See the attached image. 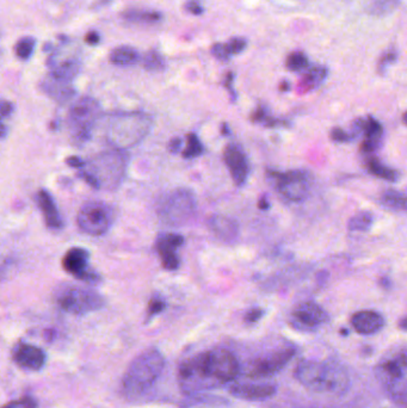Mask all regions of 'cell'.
Here are the masks:
<instances>
[{"instance_id": "5bb4252c", "label": "cell", "mask_w": 407, "mask_h": 408, "mask_svg": "<svg viewBox=\"0 0 407 408\" xmlns=\"http://www.w3.org/2000/svg\"><path fill=\"white\" fill-rule=\"evenodd\" d=\"M89 259V251L80 247H74L67 251L62 259V266L75 278L87 282H96L98 280L97 273L90 270Z\"/></svg>"}, {"instance_id": "6da1fadb", "label": "cell", "mask_w": 407, "mask_h": 408, "mask_svg": "<svg viewBox=\"0 0 407 408\" xmlns=\"http://www.w3.org/2000/svg\"><path fill=\"white\" fill-rule=\"evenodd\" d=\"M239 373V361L231 351L213 349L183 361L178 381L184 392H198L234 381Z\"/></svg>"}, {"instance_id": "836d02e7", "label": "cell", "mask_w": 407, "mask_h": 408, "mask_svg": "<svg viewBox=\"0 0 407 408\" xmlns=\"http://www.w3.org/2000/svg\"><path fill=\"white\" fill-rule=\"evenodd\" d=\"M36 41L32 37H24L16 44V54L22 60L30 58L35 49Z\"/></svg>"}, {"instance_id": "8992f818", "label": "cell", "mask_w": 407, "mask_h": 408, "mask_svg": "<svg viewBox=\"0 0 407 408\" xmlns=\"http://www.w3.org/2000/svg\"><path fill=\"white\" fill-rule=\"evenodd\" d=\"M375 375L387 397L400 407L407 408V350L384 358Z\"/></svg>"}, {"instance_id": "7c38bea8", "label": "cell", "mask_w": 407, "mask_h": 408, "mask_svg": "<svg viewBox=\"0 0 407 408\" xmlns=\"http://www.w3.org/2000/svg\"><path fill=\"white\" fill-rule=\"evenodd\" d=\"M327 320V314L315 302H303L291 314V325L299 330H315Z\"/></svg>"}, {"instance_id": "7a4b0ae2", "label": "cell", "mask_w": 407, "mask_h": 408, "mask_svg": "<svg viewBox=\"0 0 407 408\" xmlns=\"http://www.w3.org/2000/svg\"><path fill=\"white\" fill-rule=\"evenodd\" d=\"M295 377L310 392L341 397L350 387L349 373L334 361L305 359L295 369Z\"/></svg>"}, {"instance_id": "d590c367", "label": "cell", "mask_w": 407, "mask_h": 408, "mask_svg": "<svg viewBox=\"0 0 407 408\" xmlns=\"http://www.w3.org/2000/svg\"><path fill=\"white\" fill-rule=\"evenodd\" d=\"M166 308L165 299L159 295H154L152 297L147 308V320L154 318L155 315L160 314Z\"/></svg>"}, {"instance_id": "484cf974", "label": "cell", "mask_w": 407, "mask_h": 408, "mask_svg": "<svg viewBox=\"0 0 407 408\" xmlns=\"http://www.w3.org/2000/svg\"><path fill=\"white\" fill-rule=\"evenodd\" d=\"M140 55L134 48L119 47L110 54V61L116 66H133L139 63Z\"/></svg>"}, {"instance_id": "4fadbf2b", "label": "cell", "mask_w": 407, "mask_h": 408, "mask_svg": "<svg viewBox=\"0 0 407 408\" xmlns=\"http://www.w3.org/2000/svg\"><path fill=\"white\" fill-rule=\"evenodd\" d=\"M294 354V349L287 347L284 350L276 351L265 357L258 358L253 361L248 375L255 378L272 376L287 366L288 361H291Z\"/></svg>"}, {"instance_id": "9c48e42d", "label": "cell", "mask_w": 407, "mask_h": 408, "mask_svg": "<svg viewBox=\"0 0 407 408\" xmlns=\"http://www.w3.org/2000/svg\"><path fill=\"white\" fill-rule=\"evenodd\" d=\"M196 211V201L193 192L186 189H177L164 197L158 206L160 220L169 225H186Z\"/></svg>"}, {"instance_id": "f6af8a7d", "label": "cell", "mask_w": 407, "mask_h": 408, "mask_svg": "<svg viewBox=\"0 0 407 408\" xmlns=\"http://www.w3.org/2000/svg\"><path fill=\"white\" fill-rule=\"evenodd\" d=\"M12 111H13V105H12V103L6 101H1V116H3V118H6V117L10 116Z\"/></svg>"}, {"instance_id": "60d3db41", "label": "cell", "mask_w": 407, "mask_h": 408, "mask_svg": "<svg viewBox=\"0 0 407 408\" xmlns=\"http://www.w3.org/2000/svg\"><path fill=\"white\" fill-rule=\"evenodd\" d=\"M351 137L353 136L349 135L346 130H343L341 128H334L331 130V139L336 141V142H339V144L349 142V141H351Z\"/></svg>"}, {"instance_id": "f907efd6", "label": "cell", "mask_w": 407, "mask_h": 408, "mask_svg": "<svg viewBox=\"0 0 407 408\" xmlns=\"http://www.w3.org/2000/svg\"><path fill=\"white\" fill-rule=\"evenodd\" d=\"M279 89H281V91H288V89H291V85H289V82H284L281 84Z\"/></svg>"}, {"instance_id": "4dcf8cb0", "label": "cell", "mask_w": 407, "mask_h": 408, "mask_svg": "<svg viewBox=\"0 0 407 408\" xmlns=\"http://www.w3.org/2000/svg\"><path fill=\"white\" fill-rule=\"evenodd\" d=\"M308 65H310V60L301 51L291 53L286 61V66H287L288 70H293V72L305 70L308 67Z\"/></svg>"}, {"instance_id": "f5cc1de1", "label": "cell", "mask_w": 407, "mask_h": 408, "mask_svg": "<svg viewBox=\"0 0 407 408\" xmlns=\"http://www.w3.org/2000/svg\"><path fill=\"white\" fill-rule=\"evenodd\" d=\"M403 210H407V196L403 197Z\"/></svg>"}, {"instance_id": "d6986e66", "label": "cell", "mask_w": 407, "mask_h": 408, "mask_svg": "<svg viewBox=\"0 0 407 408\" xmlns=\"http://www.w3.org/2000/svg\"><path fill=\"white\" fill-rule=\"evenodd\" d=\"M351 325L360 335H370L384 328V319L377 311H357L351 318Z\"/></svg>"}, {"instance_id": "e575fe53", "label": "cell", "mask_w": 407, "mask_h": 408, "mask_svg": "<svg viewBox=\"0 0 407 408\" xmlns=\"http://www.w3.org/2000/svg\"><path fill=\"white\" fill-rule=\"evenodd\" d=\"M403 197H405V196L398 192V191L387 190L384 191V194H382V202H384V206H387L388 208H392V209L396 210H403Z\"/></svg>"}, {"instance_id": "74e56055", "label": "cell", "mask_w": 407, "mask_h": 408, "mask_svg": "<svg viewBox=\"0 0 407 408\" xmlns=\"http://www.w3.org/2000/svg\"><path fill=\"white\" fill-rule=\"evenodd\" d=\"M212 54L220 61H227V60L231 58V55H232L231 51H229L227 43L226 44H224V43L214 44L213 48H212Z\"/></svg>"}, {"instance_id": "1f68e13d", "label": "cell", "mask_w": 407, "mask_h": 408, "mask_svg": "<svg viewBox=\"0 0 407 408\" xmlns=\"http://www.w3.org/2000/svg\"><path fill=\"white\" fill-rule=\"evenodd\" d=\"M142 63H144L145 68L151 72L162 70L165 67L163 56L157 51H147L142 58Z\"/></svg>"}, {"instance_id": "b9f144b4", "label": "cell", "mask_w": 407, "mask_h": 408, "mask_svg": "<svg viewBox=\"0 0 407 408\" xmlns=\"http://www.w3.org/2000/svg\"><path fill=\"white\" fill-rule=\"evenodd\" d=\"M264 315V311L262 308H253L251 311H248L245 315V321L248 323H255L262 319Z\"/></svg>"}, {"instance_id": "ba28073f", "label": "cell", "mask_w": 407, "mask_h": 408, "mask_svg": "<svg viewBox=\"0 0 407 408\" xmlns=\"http://www.w3.org/2000/svg\"><path fill=\"white\" fill-rule=\"evenodd\" d=\"M56 302L62 311L78 316L99 311L104 306V299L96 290L67 284L56 292Z\"/></svg>"}, {"instance_id": "f35d334b", "label": "cell", "mask_w": 407, "mask_h": 408, "mask_svg": "<svg viewBox=\"0 0 407 408\" xmlns=\"http://www.w3.org/2000/svg\"><path fill=\"white\" fill-rule=\"evenodd\" d=\"M3 408H37V404L32 397H22L18 400L11 401L3 406Z\"/></svg>"}, {"instance_id": "44dd1931", "label": "cell", "mask_w": 407, "mask_h": 408, "mask_svg": "<svg viewBox=\"0 0 407 408\" xmlns=\"http://www.w3.org/2000/svg\"><path fill=\"white\" fill-rule=\"evenodd\" d=\"M36 202L40 209L42 211L43 218L46 221L47 225L51 230H61L63 227L60 213H59L56 204L51 194L47 190H40L36 194Z\"/></svg>"}, {"instance_id": "c3c4849f", "label": "cell", "mask_w": 407, "mask_h": 408, "mask_svg": "<svg viewBox=\"0 0 407 408\" xmlns=\"http://www.w3.org/2000/svg\"><path fill=\"white\" fill-rule=\"evenodd\" d=\"M181 147H182V140H181V139H174V140L171 141L170 144H169V149H170L172 153L178 152Z\"/></svg>"}, {"instance_id": "d6a6232c", "label": "cell", "mask_w": 407, "mask_h": 408, "mask_svg": "<svg viewBox=\"0 0 407 408\" xmlns=\"http://www.w3.org/2000/svg\"><path fill=\"white\" fill-rule=\"evenodd\" d=\"M399 4V0H370V11L374 15H387Z\"/></svg>"}, {"instance_id": "8fae6325", "label": "cell", "mask_w": 407, "mask_h": 408, "mask_svg": "<svg viewBox=\"0 0 407 408\" xmlns=\"http://www.w3.org/2000/svg\"><path fill=\"white\" fill-rule=\"evenodd\" d=\"M79 228L90 235H102L113 225V209L103 202H89L83 206L77 218Z\"/></svg>"}, {"instance_id": "f1b7e54d", "label": "cell", "mask_w": 407, "mask_h": 408, "mask_svg": "<svg viewBox=\"0 0 407 408\" xmlns=\"http://www.w3.org/2000/svg\"><path fill=\"white\" fill-rule=\"evenodd\" d=\"M126 20L138 23H155L162 20L159 12L155 11H129L124 15Z\"/></svg>"}, {"instance_id": "cb8c5ba5", "label": "cell", "mask_w": 407, "mask_h": 408, "mask_svg": "<svg viewBox=\"0 0 407 408\" xmlns=\"http://www.w3.org/2000/svg\"><path fill=\"white\" fill-rule=\"evenodd\" d=\"M210 227L222 240L233 241L238 237V225L236 222L226 216H214L210 220Z\"/></svg>"}, {"instance_id": "52a82bcc", "label": "cell", "mask_w": 407, "mask_h": 408, "mask_svg": "<svg viewBox=\"0 0 407 408\" xmlns=\"http://www.w3.org/2000/svg\"><path fill=\"white\" fill-rule=\"evenodd\" d=\"M101 118V106L93 98L78 99L68 113V129L77 144H85L92 135V130Z\"/></svg>"}, {"instance_id": "ee69618b", "label": "cell", "mask_w": 407, "mask_h": 408, "mask_svg": "<svg viewBox=\"0 0 407 408\" xmlns=\"http://www.w3.org/2000/svg\"><path fill=\"white\" fill-rule=\"evenodd\" d=\"M66 163L70 165L71 168H83L85 166L86 161L80 159L79 156H71L66 160Z\"/></svg>"}, {"instance_id": "ac0fdd59", "label": "cell", "mask_w": 407, "mask_h": 408, "mask_svg": "<svg viewBox=\"0 0 407 408\" xmlns=\"http://www.w3.org/2000/svg\"><path fill=\"white\" fill-rule=\"evenodd\" d=\"M353 128L358 132H365V140L361 144V151L365 154L377 151L380 146V141L384 135V128L379 120L372 117L358 118L353 125Z\"/></svg>"}, {"instance_id": "f546056e", "label": "cell", "mask_w": 407, "mask_h": 408, "mask_svg": "<svg viewBox=\"0 0 407 408\" xmlns=\"http://www.w3.org/2000/svg\"><path fill=\"white\" fill-rule=\"evenodd\" d=\"M203 153V144L198 139V135L191 132L188 135L186 139V147L183 151V156L191 159V158H196V156H201Z\"/></svg>"}, {"instance_id": "7402d4cb", "label": "cell", "mask_w": 407, "mask_h": 408, "mask_svg": "<svg viewBox=\"0 0 407 408\" xmlns=\"http://www.w3.org/2000/svg\"><path fill=\"white\" fill-rule=\"evenodd\" d=\"M71 82H66V80L55 78L51 74H49L43 80L41 87L54 101H59V103H63V101L71 99L75 94V89H73V86H72Z\"/></svg>"}, {"instance_id": "30bf717a", "label": "cell", "mask_w": 407, "mask_h": 408, "mask_svg": "<svg viewBox=\"0 0 407 408\" xmlns=\"http://www.w3.org/2000/svg\"><path fill=\"white\" fill-rule=\"evenodd\" d=\"M268 178L274 183L279 194L291 202L306 199L310 190V175L303 170L295 171H269Z\"/></svg>"}, {"instance_id": "db71d44e", "label": "cell", "mask_w": 407, "mask_h": 408, "mask_svg": "<svg viewBox=\"0 0 407 408\" xmlns=\"http://www.w3.org/2000/svg\"><path fill=\"white\" fill-rule=\"evenodd\" d=\"M403 122L407 125V111L403 115Z\"/></svg>"}, {"instance_id": "d4e9b609", "label": "cell", "mask_w": 407, "mask_h": 408, "mask_svg": "<svg viewBox=\"0 0 407 408\" xmlns=\"http://www.w3.org/2000/svg\"><path fill=\"white\" fill-rule=\"evenodd\" d=\"M79 70H80L79 61L75 60V58H70V60H65L62 63L53 65L51 74L55 78L66 80V82H72L77 77Z\"/></svg>"}, {"instance_id": "603a6c76", "label": "cell", "mask_w": 407, "mask_h": 408, "mask_svg": "<svg viewBox=\"0 0 407 408\" xmlns=\"http://www.w3.org/2000/svg\"><path fill=\"white\" fill-rule=\"evenodd\" d=\"M329 75V70L324 66L312 67L310 70H307L298 85L299 94H307L310 91L318 89L322 82Z\"/></svg>"}, {"instance_id": "8d00e7d4", "label": "cell", "mask_w": 407, "mask_h": 408, "mask_svg": "<svg viewBox=\"0 0 407 408\" xmlns=\"http://www.w3.org/2000/svg\"><path fill=\"white\" fill-rule=\"evenodd\" d=\"M396 58H398V53H396V51H393V49L384 53L380 60H379V63H377V70H379V73L384 74L388 67L391 66L392 63H396Z\"/></svg>"}, {"instance_id": "681fc988", "label": "cell", "mask_w": 407, "mask_h": 408, "mask_svg": "<svg viewBox=\"0 0 407 408\" xmlns=\"http://www.w3.org/2000/svg\"><path fill=\"white\" fill-rule=\"evenodd\" d=\"M260 209H268L269 208V201L268 199H267V197H265V196H263V197H262V199H260Z\"/></svg>"}, {"instance_id": "ab89813d", "label": "cell", "mask_w": 407, "mask_h": 408, "mask_svg": "<svg viewBox=\"0 0 407 408\" xmlns=\"http://www.w3.org/2000/svg\"><path fill=\"white\" fill-rule=\"evenodd\" d=\"M227 46H229L231 54H241V51H244L245 48L248 46V41L243 37H234L227 43Z\"/></svg>"}, {"instance_id": "ffe728a7", "label": "cell", "mask_w": 407, "mask_h": 408, "mask_svg": "<svg viewBox=\"0 0 407 408\" xmlns=\"http://www.w3.org/2000/svg\"><path fill=\"white\" fill-rule=\"evenodd\" d=\"M233 397L243 400H265L276 392V387L272 385H255V383H237L229 388Z\"/></svg>"}, {"instance_id": "2e32d148", "label": "cell", "mask_w": 407, "mask_h": 408, "mask_svg": "<svg viewBox=\"0 0 407 408\" xmlns=\"http://www.w3.org/2000/svg\"><path fill=\"white\" fill-rule=\"evenodd\" d=\"M12 359L24 370L40 371L47 363V354L39 346L18 342L12 351Z\"/></svg>"}, {"instance_id": "7dc6e473", "label": "cell", "mask_w": 407, "mask_h": 408, "mask_svg": "<svg viewBox=\"0 0 407 408\" xmlns=\"http://www.w3.org/2000/svg\"><path fill=\"white\" fill-rule=\"evenodd\" d=\"M233 79H234V74L229 73L227 74V77H226L225 80V86L229 89V92L232 94L233 101H236V92L233 91L232 84H233Z\"/></svg>"}, {"instance_id": "5b68a950", "label": "cell", "mask_w": 407, "mask_h": 408, "mask_svg": "<svg viewBox=\"0 0 407 408\" xmlns=\"http://www.w3.org/2000/svg\"><path fill=\"white\" fill-rule=\"evenodd\" d=\"M127 160V156L121 149L107 151L86 161L79 177L95 189L115 190L124 179Z\"/></svg>"}, {"instance_id": "e0dca14e", "label": "cell", "mask_w": 407, "mask_h": 408, "mask_svg": "<svg viewBox=\"0 0 407 408\" xmlns=\"http://www.w3.org/2000/svg\"><path fill=\"white\" fill-rule=\"evenodd\" d=\"M182 235L178 234H162L157 240V251L162 258V264L166 270H177L181 264L177 249L183 245Z\"/></svg>"}, {"instance_id": "83f0119b", "label": "cell", "mask_w": 407, "mask_h": 408, "mask_svg": "<svg viewBox=\"0 0 407 408\" xmlns=\"http://www.w3.org/2000/svg\"><path fill=\"white\" fill-rule=\"evenodd\" d=\"M372 222H374V216L372 213L362 211L360 214H356L350 218L348 228L351 232H367L370 230Z\"/></svg>"}, {"instance_id": "9a60e30c", "label": "cell", "mask_w": 407, "mask_h": 408, "mask_svg": "<svg viewBox=\"0 0 407 408\" xmlns=\"http://www.w3.org/2000/svg\"><path fill=\"white\" fill-rule=\"evenodd\" d=\"M224 161L232 175L233 182L237 184L238 187H243L250 173L248 156L245 154L244 149L237 144H227L224 151Z\"/></svg>"}, {"instance_id": "277c9868", "label": "cell", "mask_w": 407, "mask_h": 408, "mask_svg": "<svg viewBox=\"0 0 407 408\" xmlns=\"http://www.w3.org/2000/svg\"><path fill=\"white\" fill-rule=\"evenodd\" d=\"M165 358L151 347L136 356L122 378V392L128 397H138L151 389L163 373Z\"/></svg>"}, {"instance_id": "4316f807", "label": "cell", "mask_w": 407, "mask_h": 408, "mask_svg": "<svg viewBox=\"0 0 407 408\" xmlns=\"http://www.w3.org/2000/svg\"><path fill=\"white\" fill-rule=\"evenodd\" d=\"M367 166H368L369 172L377 178L384 179L388 182H396L399 178V173L396 170L384 166V163H381L375 158H370L367 163Z\"/></svg>"}, {"instance_id": "816d5d0a", "label": "cell", "mask_w": 407, "mask_h": 408, "mask_svg": "<svg viewBox=\"0 0 407 408\" xmlns=\"http://www.w3.org/2000/svg\"><path fill=\"white\" fill-rule=\"evenodd\" d=\"M400 327H401L403 330H407V318L401 320V323H400Z\"/></svg>"}, {"instance_id": "7bdbcfd3", "label": "cell", "mask_w": 407, "mask_h": 408, "mask_svg": "<svg viewBox=\"0 0 407 408\" xmlns=\"http://www.w3.org/2000/svg\"><path fill=\"white\" fill-rule=\"evenodd\" d=\"M186 11L190 12L193 15H201L203 12V8H202L201 3L198 0H189L186 4Z\"/></svg>"}, {"instance_id": "3957f363", "label": "cell", "mask_w": 407, "mask_h": 408, "mask_svg": "<svg viewBox=\"0 0 407 408\" xmlns=\"http://www.w3.org/2000/svg\"><path fill=\"white\" fill-rule=\"evenodd\" d=\"M153 120L144 113H113L103 123L105 140L116 149L140 144L151 132Z\"/></svg>"}, {"instance_id": "bcb514c9", "label": "cell", "mask_w": 407, "mask_h": 408, "mask_svg": "<svg viewBox=\"0 0 407 408\" xmlns=\"http://www.w3.org/2000/svg\"><path fill=\"white\" fill-rule=\"evenodd\" d=\"M99 34L97 32H90L87 35L85 36V42L90 46H95V44H97L99 42Z\"/></svg>"}]
</instances>
